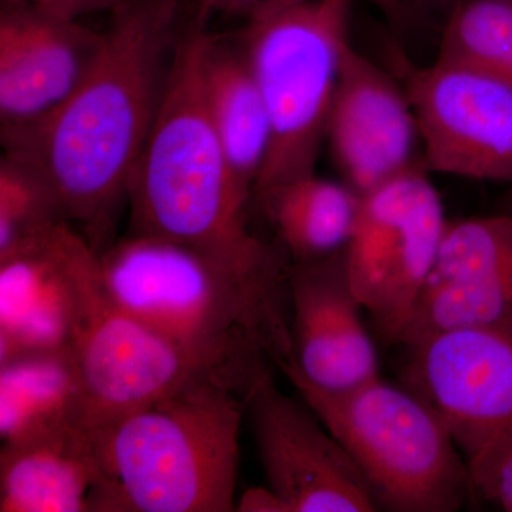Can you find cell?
<instances>
[{
  "label": "cell",
  "mask_w": 512,
  "mask_h": 512,
  "mask_svg": "<svg viewBox=\"0 0 512 512\" xmlns=\"http://www.w3.org/2000/svg\"><path fill=\"white\" fill-rule=\"evenodd\" d=\"M505 2H511L512 3V0H505Z\"/></svg>",
  "instance_id": "f546056e"
},
{
  "label": "cell",
  "mask_w": 512,
  "mask_h": 512,
  "mask_svg": "<svg viewBox=\"0 0 512 512\" xmlns=\"http://www.w3.org/2000/svg\"><path fill=\"white\" fill-rule=\"evenodd\" d=\"M239 512H289L288 505L271 487H251L239 495L237 510Z\"/></svg>",
  "instance_id": "484cf974"
},
{
  "label": "cell",
  "mask_w": 512,
  "mask_h": 512,
  "mask_svg": "<svg viewBox=\"0 0 512 512\" xmlns=\"http://www.w3.org/2000/svg\"><path fill=\"white\" fill-rule=\"evenodd\" d=\"M403 348V386L443 420L467 463L511 429L512 316Z\"/></svg>",
  "instance_id": "9c48e42d"
},
{
  "label": "cell",
  "mask_w": 512,
  "mask_h": 512,
  "mask_svg": "<svg viewBox=\"0 0 512 512\" xmlns=\"http://www.w3.org/2000/svg\"><path fill=\"white\" fill-rule=\"evenodd\" d=\"M292 357L279 365L326 392L355 389L380 376L375 338L353 291L343 251L288 271Z\"/></svg>",
  "instance_id": "4fadbf2b"
},
{
  "label": "cell",
  "mask_w": 512,
  "mask_h": 512,
  "mask_svg": "<svg viewBox=\"0 0 512 512\" xmlns=\"http://www.w3.org/2000/svg\"><path fill=\"white\" fill-rule=\"evenodd\" d=\"M376 8L382 10L387 18L392 20L403 19L407 15V9L404 8L402 0H369Z\"/></svg>",
  "instance_id": "4316f807"
},
{
  "label": "cell",
  "mask_w": 512,
  "mask_h": 512,
  "mask_svg": "<svg viewBox=\"0 0 512 512\" xmlns=\"http://www.w3.org/2000/svg\"><path fill=\"white\" fill-rule=\"evenodd\" d=\"M404 8L407 9V12H410L413 8H416V6L421 5V3L424 2V0H402Z\"/></svg>",
  "instance_id": "f1b7e54d"
},
{
  "label": "cell",
  "mask_w": 512,
  "mask_h": 512,
  "mask_svg": "<svg viewBox=\"0 0 512 512\" xmlns=\"http://www.w3.org/2000/svg\"><path fill=\"white\" fill-rule=\"evenodd\" d=\"M439 60L512 84V3L463 0L448 16Z\"/></svg>",
  "instance_id": "44dd1931"
},
{
  "label": "cell",
  "mask_w": 512,
  "mask_h": 512,
  "mask_svg": "<svg viewBox=\"0 0 512 512\" xmlns=\"http://www.w3.org/2000/svg\"><path fill=\"white\" fill-rule=\"evenodd\" d=\"M101 471L94 440L64 434L0 450V511L97 512Z\"/></svg>",
  "instance_id": "2e32d148"
},
{
  "label": "cell",
  "mask_w": 512,
  "mask_h": 512,
  "mask_svg": "<svg viewBox=\"0 0 512 512\" xmlns=\"http://www.w3.org/2000/svg\"><path fill=\"white\" fill-rule=\"evenodd\" d=\"M207 15L198 9L184 25L157 119L131 177L133 234L171 239L244 274L286 285L291 261L279 245L249 229L251 198L232 173L205 101Z\"/></svg>",
  "instance_id": "3957f363"
},
{
  "label": "cell",
  "mask_w": 512,
  "mask_h": 512,
  "mask_svg": "<svg viewBox=\"0 0 512 512\" xmlns=\"http://www.w3.org/2000/svg\"><path fill=\"white\" fill-rule=\"evenodd\" d=\"M512 274V214L450 221L429 284Z\"/></svg>",
  "instance_id": "7402d4cb"
},
{
  "label": "cell",
  "mask_w": 512,
  "mask_h": 512,
  "mask_svg": "<svg viewBox=\"0 0 512 512\" xmlns=\"http://www.w3.org/2000/svg\"><path fill=\"white\" fill-rule=\"evenodd\" d=\"M404 89L429 173L512 185V84L437 59Z\"/></svg>",
  "instance_id": "30bf717a"
},
{
  "label": "cell",
  "mask_w": 512,
  "mask_h": 512,
  "mask_svg": "<svg viewBox=\"0 0 512 512\" xmlns=\"http://www.w3.org/2000/svg\"><path fill=\"white\" fill-rule=\"evenodd\" d=\"M72 350L82 389V426L93 439L127 414L188 384L205 377L222 380L156 330L117 308L103 285Z\"/></svg>",
  "instance_id": "8fae6325"
},
{
  "label": "cell",
  "mask_w": 512,
  "mask_h": 512,
  "mask_svg": "<svg viewBox=\"0 0 512 512\" xmlns=\"http://www.w3.org/2000/svg\"><path fill=\"white\" fill-rule=\"evenodd\" d=\"M100 289L99 254L69 221L0 252V363L72 349Z\"/></svg>",
  "instance_id": "ba28073f"
},
{
  "label": "cell",
  "mask_w": 512,
  "mask_h": 512,
  "mask_svg": "<svg viewBox=\"0 0 512 512\" xmlns=\"http://www.w3.org/2000/svg\"><path fill=\"white\" fill-rule=\"evenodd\" d=\"M352 0H281L248 20L241 46L268 110L271 146L254 198L316 174L350 39Z\"/></svg>",
  "instance_id": "8992f818"
},
{
  "label": "cell",
  "mask_w": 512,
  "mask_h": 512,
  "mask_svg": "<svg viewBox=\"0 0 512 512\" xmlns=\"http://www.w3.org/2000/svg\"><path fill=\"white\" fill-rule=\"evenodd\" d=\"M131 0H2L8 5L28 6L66 19H82L84 15L101 10H113L127 5Z\"/></svg>",
  "instance_id": "d4e9b609"
},
{
  "label": "cell",
  "mask_w": 512,
  "mask_h": 512,
  "mask_svg": "<svg viewBox=\"0 0 512 512\" xmlns=\"http://www.w3.org/2000/svg\"><path fill=\"white\" fill-rule=\"evenodd\" d=\"M99 271L117 308L245 396L269 372L268 362L291 360L288 285L147 234L110 244L99 255Z\"/></svg>",
  "instance_id": "7a4b0ae2"
},
{
  "label": "cell",
  "mask_w": 512,
  "mask_h": 512,
  "mask_svg": "<svg viewBox=\"0 0 512 512\" xmlns=\"http://www.w3.org/2000/svg\"><path fill=\"white\" fill-rule=\"evenodd\" d=\"M474 497L512 512V427L468 461Z\"/></svg>",
  "instance_id": "cb8c5ba5"
},
{
  "label": "cell",
  "mask_w": 512,
  "mask_h": 512,
  "mask_svg": "<svg viewBox=\"0 0 512 512\" xmlns=\"http://www.w3.org/2000/svg\"><path fill=\"white\" fill-rule=\"evenodd\" d=\"M326 141L345 184L359 195L419 165L409 94L353 42L343 55Z\"/></svg>",
  "instance_id": "5bb4252c"
},
{
  "label": "cell",
  "mask_w": 512,
  "mask_h": 512,
  "mask_svg": "<svg viewBox=\"0 0 512 512\" xmlns=\"http://www.w3.org/2000/svg\"><path fill=\"white\" fill-rule=\"evenodd\" d=\"M184 0H131L111 12L89 73L32 126L2 131L6 156L35 168L64 218L101 254L153 130L178 40Z\"/></svg>",
  "instance_id": "6da1fadb"
},
{
  "label": "cell",
  "mask_w": 512,
  "mask_h": 512,
  "mask_svg": "<svg viewBox=\"0 0 512 512\" xmlns=\"http://www.w3.org/2000/svg\"><path fill=\"white\" fill-rule=\"evenodd\" d=\"M103 32L80 19L2 3L0 123L2 131L32 126L69 99L99 53Z\"/></svg>",
  "instance_id": "9a60e30c"
},
{
  "label": "cell",
  "mask_w": 512,
  "mask_h": 512,
  "mask_svg": "<svg viewBox=\"0 0 512 512\" xmlns=\"http://www.w3.org/2000/svg\"><path fill=\"white\" fill-rule=\"evenodd\" d=\"M205 101L232 173L254 198L271 146L264 97L244 50L231 49L210 32L202 57Z\"/></svg>",
  "instance_id": "ac0fdd59"
},
{
  "label": "cell",
  "mask_w": 512,
  "mask_h": 512,
  "mask_svg": "<svg viewBox=\"0 0 512 512\" xmlns=\"http://www.w3.org/2000/svg\"><path fill=\"white\" fill-rule=\"evenodd\" d=\"M512 316V274L429 284L424 289L399 346Z\"/></svg>",
  "instance_id": "ffe728a7"
},
{
  "label": "cell",
  "mask_w": 512,
  "mask_h": 512,
  "mask_svg": "<svg viewBox=\"0 0 512 512\" xmlns=\"http://www.w3.org/2000/svg\"><path fill=\"white\" fill-rule=\"evenodd\" d=\"M245 409L271 487L289 512H375V493L345 447L305 400L276 387L271 372L259 377Z\"/></svg>",
  "instance_id": "7c38bea8"
},
{
  "label": "cell",
  "mask_w": 512,
  "mask_h": 512,
  "mask_svg": "<svg viewBox=\"0 0 512 512\" xmlns=\"http://www.w3.org/2000/svg\"><path fill=\"white\" fill-rule=\"evenodd\" d=\"M279 247L292 264L319 261L348 245L360 195L349 185L316 174L296 178L258 195Z\"/></svg>",
  "instance_id": "d6986e66"
},
{
  "label": "cell",
  "mask_w": 512,
  "mask_h": 512,
  "mask_svg": "<svg viewBox=\"0 0 512 512\" xmlns=\"http://www.w3.org/2000/svg\"><path fill=\"white\" fill-rule=\"evenodd\" d=\"M59 221L67 220L45 178L5 154L0 163V252Z\"/></svg>",
  "instance_id": "603a6c76"
},
{
  "label": "cell",
  "mask_w": 512,
  "mask_h": 512,
  "mask_svg": "<svg viewBox=\"0 0 512 512\" xmlns=\"http://www.w3.org/2000/svg\"><path fill=\"white\" fill-rule=\"evenodd\" d=\"M284 373L353 458L380 510L456 512L473 500L466 457L412 390L379 376L355 389L326 392Z\"/></svg>",
  "instance_id": "5b68a950"
},
{
  "label": "cell",
  "mask_w": 512,
  "mask_h": 512,
  "mask_svg": "<svg viewBox=\"0 0 512 512\" xmlns=\"http://www.w3.org/2000/svg\"><path fill=\"white\" fill-rule=\"evenodd\" d=\"M447 222L424 165L360 195L343 259L353 291L384 345L399 346L433 275Z\"/></svg>",
  "instance_id": "52a82bcc"
},
{
  "label": "cell",
  "mask_w": 512,
  "mask_h": 512,
  "mask_svg": "<svg viewBox=\"0 0 512 512\" xmlns=\"http://www.w3.org/2000/svg\"><path fill=\"white\" fill-rule=\"evenodd\" d=\"M501 211L510 212V214H512V185H510V190L505 194Z\"/></svg>",
  "instance_id": "83f0119b"
},
{
  "label": "cell",
  "mask_w": 512,
  "mask_h": 512,
  "mask_svg": "<svg viewBox=\"0 0 512 512\" xmlns=\"http://www.w3.org/2000/svg\"><path fill=\"white\" fill-rule=\"evenodd\" d=\"M245 396L205 377L99 431L97 512L237 510Z\"/></svg>",
  "instance_id": "277c9868"
},
{
  "label": "cell",
  "mask_w": 512,
  "mask_h": 512,
  "mask_svg": "<svg viewBox=\"0 0 512 512\" xmlns=\"http://www.w3.org/2000/svg\"><path fill=\"white\" fill-rule=\"evenodd\" d=\"M72 433L87 434L72 349L30 353L0 363L2 446Z\"/></svg>",
  "instance_id": "e0dca14e"
}]
</instances>
